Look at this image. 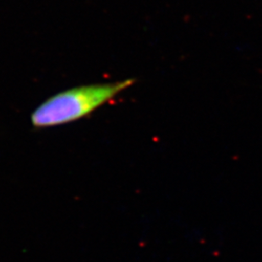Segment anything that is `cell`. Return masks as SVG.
<instances>
[{
	"label": "cell",
	"mask_w": 262,
	"mask_h": 262,
	"mask_svg": "<svg viewBox=\"0 0 262 262\" xmlns=\"http://www.w3.org/2000/svg\"><path fill=\"white\" fill-rule=\"evenodd\" d=\"M135 82L126 79L109 84H85L58 93L30 115V123L35 129H45L76 122L89 116L110 101Z\"/></svg>",
	"instance_id": "cell-1"
}]
</instances>
